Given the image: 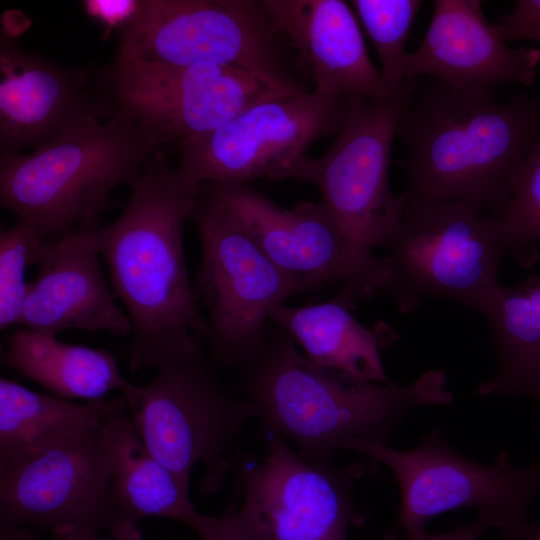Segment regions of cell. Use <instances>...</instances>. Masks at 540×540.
<instances>
[{
    "label": "cell",
    "instance_id": "cell-12",
    "mask_svg": "<svg viewBox=\"0 0 540 540\" xmlns=\"http://www.w3.org/2000/svg\"><path fill=\"white\" fill-rule=\"evenodd\" d=\"M348 100L314 89L270 96L218 129L179 142L176 169L197 188L285 180L313 144L336 134Z\"/></svg>",
    "mask_w": 540,
    "mask_h": 540
},
{
    "label": "cell",
    "instance_id": "cell-28",
    "mask_svg": "<svg viewBox=\"0 0 540 540\" xmlns=\"http://www.w3.org/2000/svg\"><path fill=\"white\" fill-rule=\"evenodd\" d=\"M505 41L531 40L540 35V0H518L513 10L496 23Z\"/></svg>",
    "mask_w": 540,
    "mask_h": 540
},
{
    "label": "cell",
    "instance_id": "cell-6",
    "mask_svg": "<svg viewBox=\"0 0 540 540\" xmlns=\"http://www.w3.org/2000/svg\"><path fill=\"white\" fill-rule=\"evenodd\" d=\"M116 61L242 69L282 94L306 89L295 51L264 0H139Z\"/></svg>",
    "mask_w": 540,
    "mask_h": 540
},
{
    "label": "cell",
    "instance_id": "cell-32",
    "mask_svg": "<svg viewBox=\"0 0 540 540\" xmlns=\"http://www.w3.org/2000/svg\"><path fill=\"white\" fill-rule=\"evenodd\" d=\"M37 532L30 528H14L0 524V540H40Z\"/></svg>",
    "mask_w": 540,
    "mask_h": 540
},
{
    "label": "cell",
    "instance_id": "cell-11",
    "mask_svg": "<svg viewBox=\"0 0 540 540\" xmlns=\"http://www.w3.org/2000/svg\"><path fill=\"white\" fill-rule=\"evenodd\" d=\"M0 524L51 536L107 531L116 539H142L112 498L99 428L0 464Z\"/></svg>",
    "mask_w": 540,
    "mask_h": 540
},
{
    "label": "cell",
    "instance_id": "cell-31",
    "mask_svg": "<svg viewBox=\"0 0 540 540\" xmlns=\"http://www.w3.org/2000/svg\"><path fill=\"white\" fill-rule=\"evenodd\" d=\"M484 522L477 519L475 522L459 527L443 534L430 535L421 533L417 535H407L402 540H479L480 537L488 530ZM383 540H396L392 535L387 536Z\"/></svg>",
    "mask_w": 540,
    "mask_h": 540
},
{
    "label": "cell",
    "instance_id": "cell-17",
    "mask_svg": "<svg viewBox=\"0 0 540 540\" xmlns=\"http://www.w3.org/2000/svg\"><path fill=\"white\" fill-rule=\"evenodd\" d=\"M480 0H436L427 32L409 53L406 79L430 76L457 90L531 86L540 50L506 44L486 19Z\"/></svg>",
    "mask_w": 540,
    "mask_h": 540
},
{
    "label": "cell",
    "instance_id": "cell-3",
    "mask_svg": "<svg viewBox=\"0 0 540 540\" xmlns=\"http://www.w3.org/2000/svg\"><path fill=\"white\" fill-rule=\"evenodd\" d=\"M238 372L242 398L265 433L319 463H332L336 451L357 444L388 443L412 411L454 401L442 370H428L403 385L353 382L313 364L271 322L262 350Z\"/></svg>",
    "mask_w": 540,
    "mask_h": 540
},
{
    "label": "cell",
    "instance_id": "cell-14",
    "mask_svg": "<svg viewBox=\"0 0 540 540\" xmlns=\"http://www.w3.org/2000/svg\"><path fill=\"white\" fill-rule=\"evenodd\" d=\"M275 94L242 69L200 63L150 65L114 60L101 97L165 144L208 134L251 105Z\"/></svg>",
    "mask_w": 540,
    "mask_h": 540
},
{
    "label": "cell",
    "instance_id": "cell-2",
    "mask_svg": "<svg viewBox=\"0 0 540 540\" xmlns=\"http://www.w3.org/2000/svg\"><path fill=\"white\" fill-rule=\"evenodd\" d=\"M396 137L408 198L461 202L501 219L522 166L540 138V96L506 103L489 89H452L436 82L417 90Z\"/></svg>",
    "mask_w": 540,
    "mask_h": 540
},
{
    "label": "cell",
    "instance_id": "cell-16",
    "mask_svg": "<svg viewBox=\"0 0 540 540\" xmlns=\"http://www.w3.org/2000/svg\"><path fill=\"white\" fill-rule=\"evenodd\" d=\"M100 226L83 227L42 243L21 327L56 337L68 329L131 335L130 320L116 303L100 265L96 240Z\"/></svg>",
    "mask_w": 540,
    "mask_h": 540
},
{
    "label": "cell",
    "instance_id": "cell-30",
    "mask_svg": "<svg viewBox=\"0 0 540 540\" xmlns=\"http://www.w3.org/2000/svg\"><path fill=\"white\" fill-rule=\"evenodd\" d=\"M198 540H260L249 533L230 511L222 517L212 518Z\"/></svg>",
    "mask_w": 540,
    "mask_h": 540
},
{
    "label": "cell",
    "instance_id": "cell-35",
    "mask_svg": "<svg viewBox=\"0 0 540 540\" xmlns=\"http://www.w3.org/2000/svg\"><path fill=\"white\" fill-rule=\"evenodd\" d=\"M536 42H540V35L535 39Z\"/></svg>",
    "mask_w": 540,
    "mask_h": 540
},
{
    "label": "cell",
    "instance_id": "cell-20",
    "mask_svg": "<svg viewBox=\"0 0 540 540\" xmlns=\"http://www.w3.org/2000/svg\"><path fill=\"white\" fill-rule=\"evenodd\" d=\"M99 432L111 473L112 498L126 520L138 525L146 517L170 518L198 534L208 527L213 516L197 511L190 491L147 448L124 397L104 417Z\"/></svg>",
    "mask_w": 540,
    "mask_h": 540
},
{
    "label": "cell",
    "instance_id": "cell-25",
    "mask_svg": "<svg viewBox=\"0 0 540 540\" xmlns=\"http://www.w3.org/2000/svg\"><path fill=\"white\" fill-rule=\"evenodd\" d=\"M370 38L380 63L386 92L394 95L407 82L406 43L421 0H352L349 2Z\"/></svg>",
    "mask_w": 540,
    "mask_h": 540
},
{
    "label": "cell",
    "instance_id": "cell-8",
    "mask_svg": "<svg viewBox=\"0 0 540 540\" xmlns=\"http://www.w3.org/2000/svg\"><path fill=\"white\" fill-rule=\"evenodd\" d=\"M352 450L380 462L394 475L401 496L398 525L407 535L424 533L437 515L468 507L504 540H535L540 534L529 513L540 493V458L517 467L501 452L493 465H484L455 450L438 428L412 449L370 442Z\"/></svg>",
    "mask_w": 540,
    "mask_h": 540
},
{
    "label": "cell",
    "instance_id": "cell-21",
    "mask_svg": "<svg viewBox=\"0 0 540 540\" xmlns=\"http://www.w3.org/2000/svg\"><path fill=\"white\" fill-rule=\"evenodd\" d=\"M270 322L285 331L316 366L353 382H392L380 350L394 333L384 322L368 328L332 298L306 306L281 305Z\"/></svg>",
    "mask_w": 540,
    "mask_h": 540
},
{
    "label": "cell",
    "instance_id": "cell-13",
    "mask_svg": "<svg viewBox=\"0 0 540 540\" xmlns=\"http://www.w3.org/2000/svg\"><path fill=\"white\" fill-rule=\"evenodd\" d=\"M265 435L261 457L237 465L240 504L231 512L240 524L260 540H348L361 520L352 479Z\"/></svg>",
    "mask_w": 540,
    "mask_h": 540
},
{
    "label": "cell",
    "instance_id": "cell-19",
    "mask_svg": "<svg viewBox=\"0 0 540 540\" xmlns=\"http://www.w3.org/2000/svg\"><path fill=\"white\" fill-rule=\"evenodd\" d=\"M313 89L341 99L390 96L369 57L359 20L343 0H264Z\"/></svg>",
    "mask_w": 540,
    "mask_h": 540
},
{
    "label": "cell",
    "instance_id": "cell-26",
    "mask_svg": "<svg viewBox=\"0 0 540 540\" xmlns=\"http://www.w3.org/2000/svg\"><path fill=\"white\" fill-rule=\"evenodd\" d=\"M500 224L506 255L523 268L534 266L540 258V138L522 166Z\"/></svg>",
    "mask_w": 540,
    "mask_h": 540
},
{
    "label": "cell",
    "instance_id": "cell-1",
    "mask_svg": "<svg viewBox=\"0 0 540 540\" xmlns=\"http://www.w3.org/2000/svg\"><path fill=\"white\" fill-rule=\"evenodd\" d=\"M119 217L96 233L113 294L131 323L129 368L157 370L202 351L206 317L191 283L184 230L200 189L172 167L160 148L129 185Z\"/></svg>",
    "mask_w": 540,
    "mask_h": 540
},
{
    "label": "cell",
    "instance_id": "cell-36",
    "mask_svg": "<svg viewBox=\"0 0 540 540\" xmlns=\"http://www.w3.org/2000/svg\"><path fill=\"white\" fill-rule=\"evenodd\" d=\"M535 540H540V534L538 535V537Z\"/></svg>",
    "mask_w": 540,
    "mask_h": 540
},
{
    "label": "cell",
    "instance_id": "cell-10",
    "mask_svg": "<svg viewBox=\"0 0 540 540\" xmlns=\"http://www.w3.org/2000/svg\"><path fill=\"white\" fill-rule=\"evenodd\" d=\"M395 233L385 246V290L408 313L425 298H444L481 312L506 256L500 219L461 202L408 198Z\"/></svg>",
    "mask_w": 540,
    "mask_h": 540
},
{
    "label": "cell",
    "instance_id": "cell-23",
    "mask_svg": "<svg viewBox=\"0 0 540 540\" xmlns=\"http://www.w3.org/2000/svg\"><path fill=\"white\" fill-rule=\"evenodd\" d=\"M75 402L0 378V464L97 429L122 400Z\"/></svg>",
    "mask_w": 540,
    "mask_h": 540
},
{
    "label": "cell",
    "instance_id": "cell-24",
    "mask_svg": "<svg viewBox=\"0 0 540 540\" xmlns=\"http://www.w3.org/2000/svg\"><path fill=\"white\" fill-rule=\"evenodd\" d=\"M480 313L490 323L498 368L478 393L523 396L540 372V275L531 273L512 287L500 285Z\"/></svg>",
    "mask_w": 540,
    "mask_h": 540
},
{
    "label": "cell",
    "instance_id": "cell-7",
    "mask_svg": "<svg viewBox=\"0 0 540 540\" xmlns=\"http://www.w3.org/2000/svg\"><path fill=\"white\" fill-rule=\"evenodd\" d=\"M192 221L202 251L194 288L207 311L210 359L238 371L262 350L274 310L326 287L276 266L207 191L200 189Z\"/></svg>",
    "mask_w": 540,
    "mask_h": 540
},
{
    "label": "cell",
    "instance_id": "cell-33",
    "mask_svg": "<svg viewBox=\"0 0 540 540\" xmlns=\"http://www.w3.org/2000/svg\"><path fill=\"white\" fill-rule=\"evenodd\" d=\"M523 396L530 397L540 411V372L529 383Z\"/></svg>",
    "mask_w": 540,
    "mask_h": 540
},
{
    "label": "cell",
    "instance_id": "cell-4",
    "mask_svg": "<svg viewBox=\"0 0 540 540\" xmlns=\"http://www.w3.org/2000/svg\"><path fill=\"white\" fill-rule=\"evenodd\" d=\"M163 145L107 105L35 150L0 156V205L44 240L98 225L112 192L129 186Z\"/></svg>",
    "mask_w": 540,
    "mask_h": 540
},
{
    "label": "cell",
    "instance_id": "cell-27",
    "mask_svg": "<svg viewBox=\"0 0 540 540\" xmlns=\"http://www.w3.org/2000/svg\"><path fill=\"white\" fill-rule=\"evenodd\" d=\"M45 240L28 223L16 224L0 231V329L19 324L29 289L28 266L36 263L37 253Z\"/></svg>",
    "mask_w": 540,
    "mask_h": 540
},
{
    "label": "cell",
    "instance_id": "cell-15",
    "mask_svg": "<svg viewBox=\"0 0 540 540\" xmlns=\"http://www.w3.org/2000/svg\"><path fill=\"white\" fill-rule=\"evenodd\" d=\"M200 189L220 200L280 269L324 287L339 285L333 298L351 311L366 300L346 241L322 199L282 208L250 185Z\"/></svg>",
    "mask_w": 540,
    "mask_h": 540
},
{
    "label": "cell",
    "instance_id": "cell-18",
    "mask_svg": "<svg viewBox=\"0 0 540 540\" xmlns=\"http://www.w3.org/2000/svg\"><path fill=\"white\" fill-rule=\"evenodd\" d=\"M0 156L48 143L79 119L104 110L84 69L56 64L25 49L12 33L0 37Z\"/></svg>",
    "mask_w": 540,
    "mask_h": 540
},
{
    "label": "cell",
    "instance_id": "cell-9",
    "mask_svg": "<svg viewBox=\"0 0 540 540\" xmlns=\"http://www.w3.org/2000/svg\"><path fill=\"white\" fill-rule=\"evenodd\" d=\"M157 371L149 383H131L122 393L127 409L147 448L186 490L201 465V488L214 493L233 467L231 450L254 409L224 388L203 350Z\"/></svg>",
    "mask_w": 540,
    "mask_h": 540
},
{
    "label": "cell",
    "instance_id": "cell-5",
    "mask_svg": "<svg viewBox=\"0 0 540 540\" xmlns=\"http://www.w3.org/2000/svg\"><path fill=\"white\" fill-rule=\"evenodd\" d=\"M418 88L409 79L398 93L383 99L350 98L339 129L319 157L304 156L285 180L316 185L348 246L367 300L384 294L389 279L385 248L398 228L405 194L389 184L391 153L405 108Z\"/></svg>",
    "mask_w": 540,
    "mask_h": 540
},
{
    "label": "cell",
    "instance_id": "cell-22",
    "mask_svg": "<svg viewBox=\"0 0 540 540\" xmlns=\"http://www.w3.org/2000/svg\"><path fill=\"white\" fill-rule=\"evenodd\" d=\"M4 366L38 383L52 395L95 401L130 386L112 353L59 341L24 327L9 337L1 355Z\"/></svg>",
    "mask_w": 540,
    "mask_h": 540
},
{
    "label": "cell",
    "instance_id": "cell-29",
    "mask_svg": "<svg viewBox=\"0 0 540 540\" xmlns=\"http://www.w3.org/2000/svg\"><path fill=\"white\" fill-rule=\"evenodd\" d=\"M83 8L92 19L104 27L107 35L112 30L119 31L129 22L135 14L139 0H86Z\"/></svg>",
    "mask_w": 540,
    "mask_h": 540
},
{
    "label": "cell",
    "instance_id": "cell-34",
    "mask_svg": "<svg viewBox=\"0 0 540 540\" xmlns=\"http://www.w3.org/2000/svg\"><path fill=\"white\" fill-rule=\"evenodd\" d=\"M53 540H122V539H105L97 536H86V535H77V534H62L52 536Z\"/></svg>",
    "mask_w": 540,
    "mask_h": 540
}]
</instances>
